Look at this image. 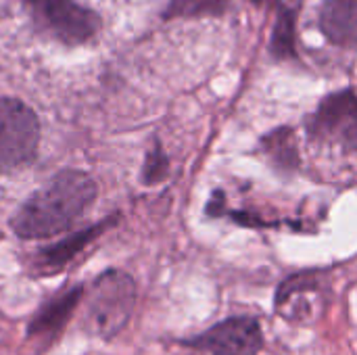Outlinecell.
Segmentation results:
<instances>
[{
    "label": "cell",
    "mask_w": 357,
    "mask_h": 355,
    "mask_svg": "<svg viewBox=\"0 0 357 355\" xmlns=\"http://www.w3.org/2000/svg\"><path fill=\"white\" fill-rule=\"evenodd\" d=\"M305 128L314 138L335 142L349 153H357L356 92L341 90L322 98L316 113L305 121Z\"/></svg>",
    "instance_id": "obj_5"
},
{
    "label": "cell",
    "mask_w": 357,
    "mask_h": 355,
    "mask_svg": "<svg viewBox=\"0 0 357 355\" xmlns=\"http://www.w3.org/2000/svg\"><path fill=\"white\" fill-rule=\"evenodd\" d=\"M84 293H86L84 285H71V287L56 291L50 299H46L38 308V312L33 314V318L27 324V335L38 337V335L59 333L67 324V320L73 316Z\"/></svg>",
    "instance_id": "obj_8"
},
{
    "label": "cell",
    "mask_w": 357,
    "mask_h": 355,
    "mask_svg": "<svg viewBox=\"0 0 357 355\" xmlns=\"http://www.w3.org/2000/svg\"><path fill=\"white\" fill-rule=\"evenodd\" d=\"M318 25L328 42L337 46H356L357 0H326L320 8Z\"/></svg>",
    "instance_id": "obj_9"
},
{
    "label": "cell",
    "mask_w": 357,
    "mask_h": 355,
    "mask_svg": "<svg viewBox=\"0 0 357 355\" xmlns=\"http://www.w3.org/2000/svg\"><path fill=\"white\" fill-rule=\"evenodd\" d=\"M119 222V216H109L98 224H92L88 228L75 230L71 234H67L65 239L38 249L36 257H33V266L38 270H42L44 274L48 272H59L63 270L69 262H73L84 249H88L100 234H105L109 228H113Z\"/></svg>",
    "instance_id": "obj_7"
},
{
    "label": "cell",
    "mask_w": 357,
    "mask_h": 355,
    "mask_svg": "<svg viewBox=\"0 0 357 355\" xmlns=\"http://www.w3.org/2000/svg\"><path fill=\"white\" fill-rule=\"evenodd\" d=\"M261 149L272 159V163L280 169H295L299 165L297 138L291 128H278L264 136Z\"/></svg>",
    "instance_id": "obj_10"
},
{
    "label": "cell",
    "mask_w": 357,
    "mask_h": 355,
    "mask_svg": "<svg viewBox=\"0 0 357 355\" xmlns=\"http://www.w3.org/2000/svg\"><path fill=\"white\" fill-rule=\"evenodd\" d=\"M295 23H297L295 8L280 4L276 13V23L272 29V42H270L272 56L276 59L295 56Z\"/></svg>",
    "instance_id": "obj_11"
},
{
    "label": "cell",
    "mask_w": 357,
    "mask_h": 355,
    "mask_svg": "<svg viewBox=\"0 0 357 355\" xmlns=\"http://www.w3.org/2000/svg\"><path fill=\"white\" fill-rule=\"evenodd\" d=\"M230 0H167L163 19H195L220 17L226 13Z\"/></svg>",
    "instance_id": "obj_12"
},
{
    "label": "cell",
    "mask_w": 357,
    "mask_h": 355,
    "mask_svg": "<svg viewBox=\"0 0 357 355\" xmlns=\"http://www.w3.org/2000/svg\"><path fill=\"white\" fill-rule=\"evenodd\" d=\"M136 305V282L128 272L105 270L94 278L88 297V331L109 341L117 337L130 322Z\"/></svg>",
    "instance_id": "obj_3"
},
{
    "label": "cell",
    "mask_w": 357,
    "mask_h": 355,
    "mask_svg": "<svg viewBox=\"0 0 357 355\" xmlns=\"http://www.w3.org/2000/svg\"><path fill=\"white\" fill-rule=\"evenodd\" d=\"M169 174V159L161 146V142L155 138L153 140V146L146 151V157H144V165H142V182L146 186H153L157 182H161L165 176Z\"/></svg>",
    "instance_id": "obj_13"
},
{
    "label": "cell",
    "mask_w": 357,
    "mask_h": 355,
    "mask_svg": "<svg viewBox=\"0 0 357 355\" xmlns=\"http://www.w3.org/2000/svg\"><path fill=\"white\" fill-rule=\"evenodd\" d=\"M23 8L36 33L63 44H90L102 29V19L77 0H23Z\"/></svg>",
    "instance_id": "obj_2"
},
{
    "label": "cell",
    "mask_w": 357,
    "mask_h": 355,
    "mask_svg": "<svg viewBox=\"0 0 357 355\" xmlns=\"http://www.w3.org/2000/svg\"><path fill=\"white\" fill-rule=\"evenodd\" d=\"M184 345L213 355H257L264 345L261 326L251 316L228 318L207 333L184 341Z\"/></svg>",
    "instance_id": "obj_6"
},
{
    "label": "cell",
    "mask_w": 357,
    "mask_h": 355,
    "mask_svg": "<svg viewBox=\"0 0 357 355\" xmlns=\"http://www.w3.org/2000/svg\"><path fill=\"white\" fill-rule=\"evenodd\" d=\"M98 186L82 169H61L33 190L10 218V230L21 241L52 239L71 230L92 207Z\"/></svg>",
    "instance_id": "obj_1"
},
{
    "label": "cell",
    "mask_w": 357,
    "mask_h": 355,
    "mask_svg": "<svg viewBox=\"0 0 357 355\" xmlns=\"http://www.w3.org/2000/svg\"><path fill=\"white\" fill-rule=\"evenodd\" d=\"M40 136L38 113L21 98L0 96V174H13L31 163Z\"/></svg>",
    "instance_id": "obj_4"
},
{
    "label": "cell",
    "mask_w": 357,
    "mask_h": 355,
    "mask_svg": "<svg viewBox=\"0 0 357 355\" xmlns=\"http://www.w3.org/2000/svg\"><path fill=\"white\" fill-rule=\"evenodd\" d=\"M251 2H253V4H264L266 0H251Z\"/></svg>",
    "instance_id": "obj_14"
}]
</instances>
